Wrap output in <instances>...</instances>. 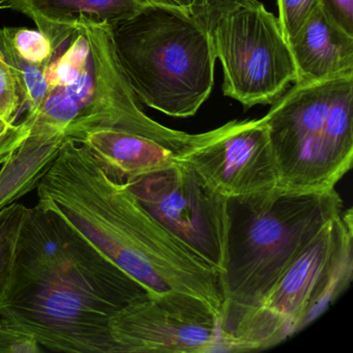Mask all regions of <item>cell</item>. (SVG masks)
<instances>
[{
    "mask_svg": "<svg viewBox=\"0 0 353 353\" xmlns=\"http://www.w3.org/2000/svg\"><path fill=\"white\" fill-rule=\"evenodd\" d=\"M38 205L61 216L152 295H188L221 317L220 276L171 234L88 148L68 138L37 185Z\"/></svg>",
    "mask_w": 353,
    "mask_h": 353,
    "instance_id": "1",
    "label": "cell"
},
{
    "mask_svg": "<svg viewBox=\"0 0 353 353\" xmlns=\"http://www.w3.org/2000/svg\"><path fill=\"white\" fill-rule=\"evenodd\" d=\"M117 312L108 272L61 236L19 250L0 319L49 350L119 353L109 327Z\"/></svg>",
    "mask_w": 353,
    "mask_h": 353,
    "instance_id": "2",
    "label": "cell"
},
{
    "mask_svg": "<svg viewBox=\"0 0 353 353\" xmlns=\"http://www.w3.org/2000/svg\"><path fill=\"white\" fill-rule=\"evenodd\" d=\"M344 210L334 189L276 188L228 199L224 272L220 274L223 338L257 307L292 262Z\"/></svg>",
    "mask_w": 353,
    "mask_h": 353,
    "instance_id": "3",
    "label": "cell"
},
{
    "mask_svg": "<svg viewBox=\"0 0 353 353\" xmlns=\"http://www.w3.org/2000/svg\"><path fill=\"white\" fill-rule=\"evenodd\" d=\"M113 48L136 98L171 117H193L210 96L216 52L188 10L145 5L111 26Z\"/></svg>",
    "mask_w": 353,
    "mask_h": 353,
    "instance_id": "4",
    "label": "cell"
},
{
    "mask_svg": "<svg viewBox=\"0 0 353 353\" xmlns=\"http://www.w3.org/2000/svg\"><path fill=\"white\" fill-rule=\"evenodd\" d=\"M262 119L280 189H334L352 167L353 74L294 84Z\"/></svg>",
    "mask_w": 353,
    "mask_h": 353,
    "instance_id": "5",
    "label": "cell"
},
{
    "mask_svg": "<svg viewBox=\"0 0 353 353\" xmlns=\"http://www.w3.org/2000/svg\"><path fill=\"white\" fill-rule=\"evenodd\" d=\"M210 34L224 73L223 94L245 109L274 104L295 83L280 22L258 0H245L225 14Z\"/></svg>",
    "mask_w": 353,
    "mask_h": 353,
    "instance_id": "6",
    "label": "cell"
},
{
    "mask_svg": "<svg viewBox=\"0 0 353 353\" xmlns=\"http://www.w3.org/2000/svg\"><path fill=\"white\" fill-rule=\"evenodd\" d=\"M353 212L343 210L292 262L263 301L225 336L226 352L272 348L307 327V317L346 237Z\"/></svg>",
    "mask_w": 353,
    "mask_h": 353,
    "instance_id": "7",
    "label": "cell"
},
{
    "mask_svg": "<svg viewBox=\"0 0 353 353\" xmlns=\"http://www.w3.org/2000/svg\"><path fill=\"white\" fill-rule=\"evenodd\" d=\"M125 183L152 218L219 276L224 272L228 198L191 167L179 162Z\"/></svg>",
    "mask_w": 353,
    "mask_h": 353,
    "instance_id": "8",
    "label": "cell"
},
{
    "mask_svg": "<svg viewBox=\"0 0 353 353\" xmlns=\"http://www.w3.org/2000/svg\"><path fill=\"white\" fill-rule=\"evenodd\" d=\"M119 353L226 352L218 314L188 295H148L112 316Z\"/></svg>",
    "mask_w": 353,
    "mask_h": 353,
    "instance_id": "9",
    "label": "cell"
},
{
    "mask_svg": "<svg viewBox=\"0 0 353 353\" xmlns=\"http://www.w3.org/2000/svg\"><path fill=\"white\" fill-rule=\"evenodd\" d=\"M225 197L239 198L278 188V171L263 119L232 121L194 134L176 152Z\"/></svg>",
    "mask_w": 353,
    "mask_h": 353,
    "instance_id": "10",
    "label": "cell"
},
{
    "mask_svg": "<svg viewBox=\"0 0 353 353\" xmlns=\"http://www.w3.org/2000/svg\"><path fill=\"white\" fill-rule=\"evenodd\" d=\"M296 71L294 84H311L353 74V34L324 11L321 3L287 41Z\"/></svg>",
    "mask_w": 353,
    "mask_h": 353,
    "instance_id": "11",
    "label": "cell"
},
{
    "mask_svg": "<svg viewBox=\"0 0 353 353\" xmlns=\"http://www.w3.org/2000/svg\"><path fill=\"white\" fill-rule=\"evenodd\" d=\"M0 5L28 16L49 39L53 52L80 26L111 28L144 6L139 0H0Z\"/></svg>",
    "mask_w": 353,
    "mask_h": 353,
    "instance_id": "12",
    "label": "cell"
},
{
    "mask_svg": "<svg viewBox=\"0 0 353 353\" xmlns=\"http://www.w3.org/2000/svg\"><path fill=\"white\" fill-rule=\"evenodd\" d=\"M92 152L107 174L125 183L176 164V150L138 134L102 129L76 140Z\"/></svg>",
    "mask_w": 353,
    "mask_h": 353,
    "instance_id": "13",
    "label": "cell"
},
{
    "mask_svg": "<svg viewBox=\"0 0 353 353\" xmlns=\"http://www.w3.org/2000/svg\"><path fill=\"white\" fill-rule=\"evenodd\" d=\"M65 134L30 129V135L1 165L0 210L32 192L59 157Z\"/></svg>",
    "mask_w": 353,
    "mask_h": 353,
    "instance_id": "14",
    "label": "cell"
},
{
    "mask_svg": "<svg viewBox=\"0 0 353 353\" xmlns=\"http://www.w3.org/2000/svg\"><path fill=\"white\" fill-rule=\"evenodd\" d=\"M28 208L17 201L0 210V307L7 301L13 285Z\"/></svg>",
    "mask_w": 353,
    "mask_h": 353,
    "instance_id": "15",
    "label": "cell"
},
{
    "mask_svg": "<svg viewBox=\"0 0 353 353\" xmlns=\"http://www.w3.org/2000/svg\"><path fill=\"white\" fill-rule=\"evenodd\" d=\"M0 53L3 55L6 61L15 73L23 101V111H26V115L34 114L48 92L46 71L49 65H34L30 61H24L12 48L1 30Z\"/></svg>",
    "mask_w": 353,
    "mask_h": 353,
    "instance_id": "16",
    "label": "cell"
},
{
    "mask_svg": "<svg viewBox=\"0 0 353 353\" xmlns=\"http://www.w3.org/2000/svg\"><path fill=\"white\" fill-rule=\"evenodd\" d=\"M12 48L24 61L34 65H49L53 48L49 39L40 30L26 28H0Z\"/></svg>",
    "mask_w": 353,
    "mask_h": 353,
    "instance_id": "17",
    "label": "cell"
},
{
    "mask_svg": "<svg viewBox=\"0 0 353 353\" xmlns=\"http://www.w3.org/2000/svg\"><path fill=\"white\" fill-rule=\"evenodd\" d=\"M23 112V101L15 73L0 53V121L16 123Z\"/></svg>",
    "mask_w": 353,
    "mask_h": 353,
    "instance_id": "18",
    "label": "cell"
},
{
    "mask_svg": "<svg viewBox=\"0 0 353 353\" xmlns=\"http://www.w3.org/2000/svg\"><path fill=\"white\" fill-rule=\"evenodd\" d=\"M321 0H276L279 22L286 41L292 38Z\"/></svg>",
    "mask_w": 353,
    "mask_h": 353,
    "instance_id": "19",
    "label": "cell"
},
{
    "mask_svg": "<svg viewBox=\"0 0 353 353\" xmlns=\"http://www.w3.org/2000/svg\"><path fill=\"white\" fill-rule=\"evenodd\" d=\"M40 345L30 334L0 319V353H38Z\"/></svg>",
    "mask_w": 353,
    "mask_h": 353,
    "instance_id": "20",
    "label": "cell"
},
{
    "mask_svg": "<svg viewBox=\"0 0 353 353\" xmlns=\"http://www.w3.org/2000/svg\"><path fill=\"white\" fill-rule=\"evenodd\" d=\"M245 1V0H195L192 14L210 32L225 14L232 11Z\"/></svg>",
    "mask_w": 353,
    "mask_h": 353,
    "instance_id": "21",
    "label": "cell"
},
{
    "mask_svg": "<svg viewBox=\"0 0 353 353\" xmlns=\"http://www.w3.org/2000/svg\"><path fill=\"white\" fill-rule=\"evenodd\" d=\"M30 132V125L26 119L18 123L0 121V166L19 148Z\"/></svg>",
    "mask_w": 353,
    "mask_h": 353,
    "instance_id": "22",
    "label": "cell"
},
{
    "mask_svg": "<svg viewBox=\"0 0 353 353\" xmlns=\"http://www.w3.org/2000/svg\"><path fill=\"white\" fill-rule=\"evenodd\" d=\"M321 6L336 24L353 34V0H321Z\"/></svg>",
    "mask_w": 353,
    "mask_h": 353,
    "instance_id": "23",
    "label": "cell"
},
{
    "mask_svg": "<svg viewBox=\"0 0 353 353\" xmlns=\"http://www.w3.org/2000/svg\"><path fill=\"white\" fill-rule=\"evenodd\" d=\"M142 5L169 6L192 12L195 0H139Z\"/></svg>",
    "mask_w": 353,
    "mask_h": 353,
    "instance_id": "24",
    "label": "cell"
},
{
    "mask_svg": "<svg viewBox=\"0 0 353 353\" xmlns=\"http://www.w3.org/2000/svg\"><path fill=\"white\" fill-rule=\"evenodd\" d=\"M3 6L0 5V10H3Z\"/></svg>",
    "mask_w": 353,
    "mask_h": 353,
    "instance_id": "25",
    "label": "cell"
}]
</instances>
